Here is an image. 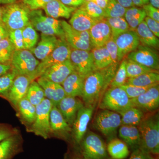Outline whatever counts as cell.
I'll list each match as a JSON object with an SVG mask.
<instances>
[{
	"instance_id": "obj_1",
	"label": "cell",
	"mask_w": 159,
	"mask_h": 159,
	"mask_svg": "<svg viewBox=\"0 0 159 159\" xmlns=\"http://www.w3.org/2000/svg\"><path fill=\"white\" fill-rule=\"evenodd\" d=\"M118 69V65L111 64L107 68L96 70L84 79L82 97L85 106L95 108L110 84Z\"/></svg>"
},
{
	"instance_id": "obj_2",
	"label": "cell",
	"mask_w": 159,
	"mask_h": 159,
	"mask_svg": "<svg viewBox=\"0 0 159 159\" xmlns=\"http://www.w3.org/2000/svg\"><path fill=\"white\" fill-rule=\"evenodd\" d=\"M138 127L141 135V145L139 148L152 155H158V114L144 118Z\"/></svg>"
},
{
	"instance_id": "obj_3",
	"label": "cell",
	"mask_w": 159,
	"mask_h": 159,
	"mask_svg": "<svg viewBox=\"0 0 159 159\" xmlns=\"http://www.w3.org/2000/svg\"><path fill=\"white\" fill-rule=\"evenodd\" d=\"M2 8V21L8 31L22 29L30 22L29 14L31 10L23 3L15 2Z\"/></svg>"
},
{
	"instance_id": "obj_4",
	"label": "cell",
	"mask_w": 159,
	"mask_h": 159,
	"mask_svg": "<svg viewBox=\"0 0 159 159\" xmlns=\"http://www.w3.org/2000/svg\"><path fill=\"white\" fill-rule=\"evenodd\" d=\"M80 152L89 159H112L109 155L103 139L91 131H87L78 145Z\"/></svg>"
},
{
	"instance_id": "obj_5",
	"label": "cell",
	"mask_w": 159,
	"mask_h": 159,
	"mask_svg": "<svg viewBox=\"0 0 159 159\" xmlns=\"http://www.w3.org/2000/svg\"><path fill=\"white\" fill-rule=\"evenodd\" d=\"M134 107L131 100L120 87L107 90L99 102L101 109L108 110L120 114L125 110Z\"/></svg>"
},
{
	"instance_id": "obj_6",
	"label": "cell",
	"mask_w": 159,
	"mask_h": 159,
	"mask_svg": "<svg viewBox=\"0 0 159 159\" xmlns=\"http://www.w3.org/2000/svg\"><path fill=\"white\" fill-rule=\"evenodd\" d=\"M29 22L33 28L47 35H54L64 38L61 21L46 16L41 9L31 10L29 14Z\"/></svg>"
},
{
	"instance_id": "obj_7",
	"label": "cell",
	"mask_w": 159,
	"mask_h": 159,
	"mask_svg": "<svg viewBox=\"0 0 159 159\" xmlns=\"http://www.w3.org/2000/svg\"><path fill=\"white\" fill-rule=\"evenodd\" d=\"M121 125L120 114L108 110L101 109L94 119V128L99 131L109 141L116 138L117 130Z\"/></svg>"
},
{
	"instance_id": "obj_8",
	"label": "cell",
	"mask_w": 159,
	"mask_h": 159,
	"mask_svg": "<svg viewBox=\"0 0 159 159\" xmlns=\"http://www.w3.org/2000/svg\"><path fill=\"white\" fill-rule=\"evenodd\" d=\"M53 104L45 98L36 106V116L33 123L29 127L30 132L47 139L51 137L50 114Z\"/></svg>"
},
{
	"instance_id": "obj_9",
	"label": "cell",
	"mask_w": 159,
	"mask_h": 159,
	"mask_svg": "<svg viewBox=\"0 0 159 159\" xmlns=\"http://www.w3.org/2000/svg\"><path fill=\"white\" fill-rule=\"evenodd\" d=\"M40 61L30 50H15L10 65L18 74L31 76L34 80V74Z\"/></svg>"
},
{
	"instance_id": "obj_10",
	"label": "cell",
	"mask_w": 159,
	"mask_h": 159,
	"mask_svg": "<svg viewBox=\"0 0 159 159\" xmlns=\"http://www.w3.org/2000/svg\"><path fill=\"white\" fill-rule=\"evenodd\" d=\"M72 49L64 38L58 39L56 48L48 56L40 61L34 74L35 80L42 75L51 66L70 59Z\"/></svg>"
},
{
	"instance_id": "obj_11",
	"label": "cell",
	"mask_w": 159,
	"mask_h": 159,
	"mask_svg": "<svg viewBox=\"0 0 159 159\" xmlns=\"http://www.w3.org/2000/svg\"><path fill=\"white\" fill-rule=\"evenodd\" d=\"M61 25L65 39L72 48L87 51H91L93 48L89 31H77L65 20L61 21Z\"/></svg>"
},
{
	"instance_id": "obj_12",
	"label": "cell",
	"mask_w": 159,
	"mask_h": 159,
	"mask_svg": "<svg viewBox=\"0 0 159 159\" xmlns=\"http://www.w3.org/2000/svg\"><path fill=\"white\" fill-rule=\"evenodd\" d=\"M70 60L75 71L84 78L97 70L93 54L90 51L73 49L71 51Z\"/></svg>"
},
{
	"instance_id": "obj_13",
	"label": "cell",
	"mask_w": 159,
	"mask_h": 159,
	"mask_svg": "<svg viewBox=\"0 0 159 159\" xmlns=\"http://www.w3.org/2000/svg\"><path fill=\"white\" fill-rule=\"evenodd\" d=\"M95 108L84 106L80 109L72 125V132L74 143L78 146L87 131Z\"/></svg>"
},
{
	"instance_id": "obj_14",
	"label": "cell",
	"mask_w": 159,
	"mask_h": 159,
	"mask_svg": "<svg viewBox=\"0 0 159 159\" xmlns=\"http://www.w3.org/2000/svg\"><path fill=\"white\" fill-rule=\"evenodd\" d=\"M128 59L135 61L154 70H158L159 60L156 52L149 47L139 46L128 55Z\"/></svg>"
},
{
	"instance_id": "obj_15",
	"label": "cell",
	"mask_w": 159,
	"mask_h": 159,
	"mask_svg": "<svg viewBox=\"0 0 159 159\" xmlns=\"http://www.w3.org/2000/svg\"><path fill=\"white\" fill-rule=\"evenodd\" d=\"M134 107L143 112L156 110L159 106V84L151 87L139 97L131 99Z\"/></svg>"
},
{
	"instance_id": "obj_16",
	"label": "cell",
	"mask_w": 159,
	"mask_h": 159,
	"mask_svg": "<svg viewBox=\"0 0 159 159\" xmlns=\"http://www.w3.org/2000/svg\"><path fill=\"white\" fill-rule=\"evenodd\" d=\"M31 76L18 74L15 77L6 97L14 106L26 97L29 85L34 81Z\"/></svg>"
},
{
	"instance_id": "obj_17",
	"label": "cell",
	"mask_w": 159,
	"mask_h": 159,
	"mask_svg": "<svg viewBox=\"0 0 159 159\" xmlns=\"http://www.w3.org/2000/svg\"><path fill=\"white\" fill-rule=\"evenodd\" d=\"M115 41L118 50L119 62L126 54L135 50L140 43L136 31L130 30L119 35Z\"/></svg>"
},
{
	"instance_id": "obj_18",
	"label": "cell",
	"mask_w": 159,
	"mask_h": 159,
	"mask_svg": "<svg viewBox=\"0 0 159 159\" xmlns=\"http://www.w3.org/2000/svg\"><path fill=\"white\" fill-rule=\"evenodd\" d=\"M75 71L70 60L51 66L39 77L61 84L70 74Z\"/></svg>"
},
{
	"instance_id": "obj_19",
	"label": "cell",
	"mask_w": 159,
	"mask_h": 159,
	"mask_svg": "<svg viewBox=\"0 0 159 159\" xmlns=\"http://www.w3.org/2000/svg\"><path fill=\"white\" fill-rule=\"evenodd\" d=\"M89 32L93 48L103 47L111 37L110 27L103 19L92 26Z\"/></svg>"
},
{
	"instance_id": "obj_20",
	"label": "cell",
	"mask_w": 159,
	"mask_h": 159,
	"mask_svg": "<svg viewBox=\"0 0 159 159\" xmlns=\"http://www.w3.org/2000/svg\"><path fill=\"white\" fill-rule=\"evenodd\" d=\"M84 106V103L77 97L66 96L56 107L68 124L72 127L78 111Z\"/></svg>"
},
{
	"instance_id": "obj_21",
	"label": "cell",
	"mask_w": 159,
	"mask_h": 159,
	"mask_svg": "<svg viewBox=\"0 0 159 159\" xmlns=\"http://www.w3.org/2000/svg\"><path fill=\"white\" fill-rule=\"evenodd\" d=\"M50 124L51 134L62 138H67L72 131L68 124L56 106L53 105L50 114Z\"/></svg>"
},
{
	"instance_id": "obj_22",
	"label": "cell",
	"mask_w": 159,
	"mask_h": 159,
	"mask_svg": "<svg viewBox=\"0 0 159 159\" xmlns=\"http://www.w3.org/2000/svg\"><path fill=\"white\" fill-rule=\"evenodd\" d=\"M22 141L17 133L0 142V159H12L21 152Z\"/></svg>"
},
{
	"instance_id": "obj_23",
	"label": "cell",
	"mask_w": 159,
	"mask_h": 159,
	"mask_svg": "<svg viewBox=\"0 0 159 159\" xmlns=\"http://www.w3.org/2000/svg\"><path fill=\"white\" fill-rule=\"evenodd\" d=\"M37 82L42 88L46 98L51 101L53 105L57 106L66 94L61 84L39 77Z\"/></svg>"
},
{
	"instance_id": "obj_24",
	"label": "cell",
	"mask_w": 159,
	"mask_h": 159,
	"mask_svg": "<svg viewBox=\"0 0 159 159\" xmlns=\"http://www.w3.org/2000/svg\"><path fill=\"white\" fill-rule=\"evenodd\" d=\"M102 19L91 17L83 9L79 8L73 12L69 24L77 31H89L92 26Z\"/></svg>"
},
{
	"instance_id": "obj_25",
	"label": "cell",
	"mask_w": 159,
	"mask_h": 159,
	"mask_svg": "<svg viewBox=\"0 0 159 159\" xmlns=\"http://www.w3.org/2000/svg\"><path fill=\"white\" fill-rule=\"evenodd\" d=\"M40 40L36 47L30 50L37 59L42 61L51 54L57 46L58 39L54 35L41 33Z\"/></svg>"
},
{
	"instance_id": "obj_26",
	"label": "cell",
	"mask_w": 159,
	"mask_h": 159,
	"mask_svg": "<svg viewBox=\"0 0 159 159\" xmlns=\"http://www.w3.org/2000/svg\"><path fill=\"white\" fill-rule=\"evenodd\" d=\"M119 134L132 151L140 148L141 135L138 126L121 125L119 127Z\"/></svg>"
},
{
	"instance_id": "obj_27",
	"label": "cell",
	"mask_w": 159,
	"mask_h": 159,
	"mask_svg": "<svg viewBox=\"0 0 159 159\" xmlns=\"http://www.w3.org/2000/svg\"><path fill=\"white\" fill-rule=\"evenodd\" d=\"M85 78L74 71L67 77L61 85L66 96L77 97L82 95Z\"/></svg>"
},
{
	"instance_id": "obj_28",
	"label": "cell",
	"mask_w": 159,
	"mask_h": 159,
	"mask_svg": "<svg viewBox=\"0 0 159 159\" xmlns=\"http://www.w3.org/2000/svg\"><path fill=\"white\" fill-rule=\"evenodd\" d=\"M77 9L75 7L66 6L59 0H52L43 8L47 16L56 19L60 17L70 18Z\"/></svg>"
},
{
	"instance_id": "obj_29",
	"label": "cell",
	"mask_w": 159,
	"mask_h": 159,
	"mask_svg": "<svg viewBox=\"0 0 159 159\" xmlns=\"http://www.w3.org/2000/svg\"><path fill=\"white\" fill-rule=\"evenodd\" d=\"M107 152L112 159H125L130 153L126 144L116 138L111 139L107 145Z\"/></svg>"
},
{
	"instance_id": "obj_30",
	"label": "cell",
	"mask_w": 159,
	"mask_h": 159,
	"mask_svg": "<svg viewBox=\"0 0 159 159\" xmlns=\"http://www.w3.org/2000/svg\"><path fill=\"white\" fill-rule=\"evenodd\" d=\"M16 107L18 110L19 114L23 122L30 126L35 120L36 106L33 105L25 97L18 102Z\"/></svg>"
},
{
	"instance_id": "obj_31",
	"label": "cell",
	"mask_w": 159,
	"mask_h": 159,
	"mask_svg": "<svg viewBox=\"0 0 159 159\" xmlns=\"http://www.w3.org/2000/svg\"><path fill=\"white\" fill-rule=\"evenodd\" d=\"M139 38L140 42L144 46L158 48L159 47V40L147 27L145 21H142L137 27L135 30Z\"/></svg>"
},
{
	"instance_id": "obj_32",
	"label": "cell",
	"mask_w": 159,
	"mask_h": 159,
	"mask_svg": "<svg viewBox=\"0 0 159 159\" xmlns=\"http://www.w3.org/2000/svg\"><path fill=\"white\" fill-rule=\"evenodd\" d=\"M144 112L135 107H131L120 114L121 125L138 126L144 119Z\"/></svg>"
},
{
	"instance_id": "obj_33",
	"label": "cell",
	"mask_w": 159,
	"mask_h": 159,
	"mask_svg": "<svg viewBox=\"0 0 159 159\" xmlns=\"http://www.w3.org/2000/svg\"><path fill=\"white\" fill-rule=\"evenodd\" d=\"M146 16L144 9L134 6L126 9L124 17L130 30L135 31L138 26L144 20Z\"/></svg>"
},
{
	"instance_id": "obj_34",
	"label": "cell",
	"mask_w": 159,
	"mask_h": 159,
	"mask_svg": "<svg viewBox=\"0 0 159 159\" xmlns=\"http://www.w3.org/2000/svg\"><path fill=\"white\" fill-rule=\"evenodd\" d=\"M159 74L157 71L149 72L137 77L129 78L125 84L146 87L155 85L159 84Z\"/></svg>"
},
{
	"instance_id": "obj_35",
	"label": "cell",
	"mask_w": 159,
	"mask_h": 159,
	"mask_svg": "<svg viewBox=\"0 0 159 159\" xmlns=\"http://www.w3.org/2000/svg\"><path fill=\"white\" fill-rule=\"evenodd\" d=\"M91 52L93 54L96 70H102L112 64L110 56L105 46L93 48Z\"/></svg>"
},
{
	"instance_id": "obj_36",
	"label": "cell",
	"mask_w": 159,
	"mask_h": 159,
	"mask_svg": "<svg viewBox=\"0 0 159 159\" xmlns=\"http://www.w3.org/2000/svg\"><path fill=\"white\" fill-rule=\"evenodd\" d=\"M106 20L110 27L111 38L114 40L120 34L130 30L124 17L106 18Z\"/></svg>"
},
{
	"instance_id": "obj_37",
	"label": "cell",
	"mask_w": 159,
	"mask_h": 159,
	"mask_svg": "<svg viewBox=\"0 0 159 159\" xmlns=\"http://www.w3.org/2000/svg\"><path fill=\"white\" fill-rule=\"evenodd\" d=\"M25 97L35 106L40 104L46 98L42 88L37 81L34 80L30 84Z\"/></svg>"
},
{
	"instance_id": "obj_38",
	"label": "cell",
	"mask_w": 159,
	"mask_h": 159,
	"mask_svg": "<svg viewBox=\"0 0 159 159\" xmlns=\"http://www.w3.org/2000/svg\"><path fill=\"white\" fill-rule=\"evenodd\" d=\"M22 35L25 49L30 50L35 47L39 35L30 22L22 29Z\"/></svg>"
},
{
	"instance_id": "obj_39",
	"label": "cell",
	"mask_w": 159,
	"mask_h": 159,
	"mask_svg": "<svg viewBox=\"0 0 159 159\" xmlns=\"http://www.w3.org/2000/svg\"><path fill=\"white\" fill-rule=\"evenodd\" d=\"M15 50L9 37L0 40V63L10 64Z\"/></svg>"
},
{
	"instance_id": "obj_40",
	"label": "cell",
	"mask_w": 159,
	"mask_h": 159,
	"mask_svg": "<svg viewBox=\"0 0 159 159\" xmlns=\"http://www.w3.org/2000/svg\"><path fill=\"white\" fill-rule=\"evenodd\" d=\"M125 67L128 78L137 77L149 72L157 71L130 59L126 60Z\"/></svg>"
},
{
	"instance_id": "obj_41",
	"label": "cell",
	"mask_w": 159,
	"mask_h": 159,
	"mask_svg": "<svg viewBox=\"0 0 159 159\" xmlns=\"http://www.w3.org/2000/svg\"><path fill=\"white\" fill-rule=\"evenodd\" d=\"M126 9L116 0H109L108 5L104 9L105 18L124 17Z\"/></svg>"
},
{
	"instance_id": "obj_42",
	"label": "cell",
	"mask_w": 159,
	"mask_h": 159,
	"mask_svg": "<svg viewBox=\"0 0 159 159\" xmlns=\"http://www.w3.org/2000/svg\"><path fill=\"white\" fill-rule=\"evenodd\" d=\"M17 75L16 71L11 68L8 73L0 77V95L6 97L15 78Z\"/></svg>"
},
{
	"instance_id": "obj_43",
	"label": "cell",
	"mask_w": 159,
	"mask_h": 159,
	"mask_svg": "<svg viewBox=\"0 0 159 159\" xmlns=\"http://www.w3.org/2000/svg\"><path fill=\"white\" fill-rule=\"evenodd\" d=\"M80 8L83 9L91 16L96 19H103L105 18L104 10L99 7L93 1L84 2Z\"/></svg>"
},
{
	"instance_id": "obj_44",
	"label": "cell",
	"mask_w": 159,
	"mask_h": 159,
	"mask_svg": "<svg viewBox=\"0 0 159 159\" xmlns=\"http://www.w3.org/2000/svg\"><path fill=\"white\" fill-rule=\"evenodd\" d=\"M126 60L122 61L119 67L116 72L115 76L111 81V87L116 88L121 87L124 85L127 80L126 74Z\"/></svg>"
},
{
	"instance_id": "obj_45",
	"label": "cell",
	"mask_w": 159,
	"mask_h": 159,
	"mask_svg": "<svg viewBox=\"0 0 159 159\" xmlns=\"http://www.w3.org/2000/svg\"><path fill=\"white\" fill-rule=\"evenodd\" d=\"M155 85L146 87H141L125 84L120 87L125 91L129 98L132 99L139 97L140 95H142V94L146 92L151 87Z\"/></svg>"
},
{
	"instance_id": "obj_46",
	"label": "cell",
	"mask_w": 159,
	"mask_h": 159,
	"mask_svg": "<svg viewBox=\"0 0 159 159\" xmlns=\"http://www.w3.org/2000/svg\"><path fill=\"white\" fill-rule=\"evenodd\" d=\"M9 39L15 50L25 49L22 35V29L9 31Z\"/></svg>"
},
{
	"instance_id": "obj_47",
	"label": "cell",
	"mask_w": 159,
	"mask_h": 159,
	"mask_svg": "<svg viewBox=\"0 0 159 159\" xmlns=\"http://www.w3.org/2000/svg\"><path fill=\"white\" fill-rule=\"evenodd\" d=\"M105 48L108 51L112 61V64L118 65V50L115 40L111 37L105 45Z\"/></svg>"
},
{
	"instance_id": "obj_48",
	"label": "cell",
	"mask_w": 159,
	"mask_h": 159,
	"mask_svg": "<svg viewBox=\"0 0 159 159\" xmlns=\"http://www.w3.org/2000/svg\"><path fill=\"white\" fill-rule=\"evenodd\" d=\"M52 0H23L22 3L30 10L43 9Z\"/></svg>"
},
{
	"instance_id": "obj_49",
	"label": "cell",
	"mask_w": 159,
	"mask_h": 159,
	"mask_svg": "<svg viewBox=\"0 0 159 159\" xmlns=\"http://www.w3.org/2000/svg\"><path fill=\"white\" fill-rule=\"evenodd\" d=\"M17 132L15 129L11 128L5 124L0 123V142L17 133Z\"/></svg>"
},
{
	"instance_id": "obj_50",
	"label": "cell",
	"mask_w": 159,
	"mask_h": 159,
	"mask_svg": "<svg viewBox=\"0 0 159 159\" xmlns=\"http://www.w3.org/2000/svg\"><path fill=\"white\" fill-rule=\"evenodd\" d=\"M142 9H144L146 16H148L155 20L159 22V9L155 8L149 3L142 6Z\"/></svg>"
},
{
	"instance_id": "obj_51",
	"label": "cell",
	"mask_w": 159,
	"mask_h": 159,
	"mask_svg": "<svg viewBox=\"0 0 159 159\" xmlns=\"http://www.w3.org/2000/svg\"><path fill=\"white\" fill-rule=\"evenodd\" d=\"M129 159H157L152 155L140 148L133 151Z\"/></svg>"
},
{
	"instance_id": "obj_52",
	"label": "cell",
	"mask_w": 159,
	"mask_h": 159,
	"mask_svg": "<svg viewBox=\"0 0 159 159\" xmlns=\"http://www.w3.org/2000/svg\"><path fill=\"white\" fill-rule=\"evenodd\" d=\"M144 21L148 29L157 37H159V23L155 20L146 16Z\"/></svg>"
},
{
	"instance_id": "obj_53",
	"label": "cell",
	"mask_w": 159,
	"mask_h": 159,
	"mask_svg": "<svg viewBox=\"0 0 159 159\" xmlns=\"http://www.w3.org/2000/svg\"><path fill=\"white\" fill-rule=\"evenodd\" d=\"M66 6L70 7H75L80 6L84 2V0H59Z\"/></svg>"
},
{
	"instance_id": "obj_54",
	"label": "cell",
	"mask_w": 159,
	"mask_h": 159,
	"mask_svg": "<svg viewBox=\"0 0 159 159\" xmlns=\"http://www.w3.org/2000/svg\"><path fill=\"white\" fill-rule=\"evenodd\" d=\"M65 159H89L84 157L79 149L72 152L66 155Z\"/></svg>"
},
{
	"instance_id": "obj_55",
	"label": "cell",
	"mask_w": 159,
	"mask_h": 159,
	"mask_svg": "<svg viewBox=\"0 0 159 159\" xmlns=\"http://www.w3.org/2000/svg\"><path fill=\"white\" fill-rule=\"evenodd\" d=\"M11 68L12 67L10 64L0 63V77L8 73Z\"/></svg>"
},
{
	"instance_id": "obj_56",
	"label": "cell",
	"mask_w": 159,
	"mask_h": 159,
	"mask_svg": "<svg viewBox=\"0 0 159 159\" xmlns=\"http://www.w3.org/2000/svg\"><path fill=\"white\" fill-rule=\"evenodd\" d=\"M9 37V31L4 25H0V40Z\"/></svg>"
},
{
	"instance_id": "obj_57",
	"label": "cell",
	"mask_w": 159,
	"mask_h": 159,
	"mask_svg": "<svg viewBox=\"0 0 159 159\" xmlns=\"http://www.w3.org/2000/svg\"><path fill=\"white\" fill-rule=\"evenodd\" d=\"M116 1L121 6L126 9L134 6L132 0H116Z\"/></svg>"
},
{
	"instance_id": "obj_58",
	"label": "cell",
	"mask_w": 159,
	"mask_h": 159,
	"mask_svg": "<svg viewBox=\"0 0 159 159\" xmlns=\"http://www.w3.org/2000/svg\"><path fill=\"white\" fill-rule=\"evenodd\" d=\"M99 7L104 10L108 5L109 0H93Z\"/></svg>"
},
{
	"instance_id": "obj_59",
	"label": "cell",
	"mask_w": 159,
	"mask_h": 159,
	"mask_svg": "<svg viewBox=\"0 0 159 159\" xmlns=\"http://www.w3.org/2000/svg\"><path fill=\"white\" fill-rule=\"evenodd\" d=\"M134 6L138 7H142L144 5L149 3L148 0H132Z\"/></svg>"
},
{
	"instance_id": "obj_60",
	"label": "cell",
	"mask_w": 159,
	"mask_h": 159,
	"mask_svg": "<svg viewBox=\"0 0 159 159\" xmlns=\"http://www.w3.org/2000/svg\"><path fill=\"white\" fill-rule=\"evenodd\" d=\"M149 3L153 6L155 8L159 9V0H148Z\"/></svg>"
},
{
	"instance_id": "obj_61",
	"label": "cell",
	"mask_w": 159,
	"mask_h": 159,
	"mask_svg": "<svg viewBox=\"0 0 159 159\" xmlns=\"http://www.w3.org/2000/svg\"><path fill=\"white\" fill-rule=\"evenodd\" d=\"M17 0H0V4L8 5L11 3L15 2Z\"/></svg>"
},
{
	"instance_id": "obj_62",
	"label": "cell",
	"mask_w": 159,
	"mask_h": 159,
	"mask_svg": "<svg viewBox=\"0 0 159 159\" xmlns=\"http://www.w3.org/2000/svg\"><path fill=\"white\" fill-rule=\"evenodd\" d=\"M2 8L0 6V25H4L2 21Z\"/></svg>"
}]
</instances>
